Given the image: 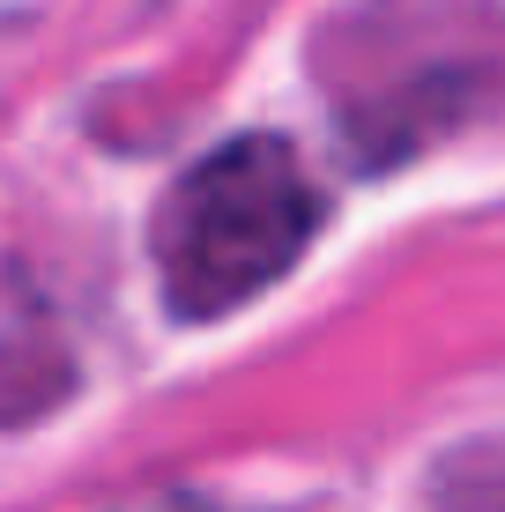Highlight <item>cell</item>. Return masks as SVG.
Here are the masks:
<instances>
[{
    "label": "cell",
    "mask_w": 505,
    "mask_h": 512,
    "mask_svg": "<svg viewBox=\"0 0 505 512\" xmlns=\"http://www.w3.org/2000/svg\"><path fill=\"white\" fill-rule=\"evenodd\" d=\"M312 223H320V193L290 156V141H223L156 208V268H164L171 305L186 320H216L260 297L305 253Z\"/></svg>",
    "instance_id": "1"
}]
</instances>
